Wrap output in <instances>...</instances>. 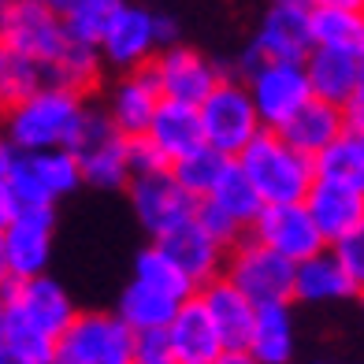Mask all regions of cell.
I'll return each instance as SVG.
<instances>
[{"mask_svg": "<svg viewBox=\"0 0 364 364\" xmlns=\"http://www.w3.org/2000/svg\"><path fill=\"white\" fill-rule=\"evenodd\" d=\"M86 105H82V90L71 86H45L38 93L23 97V101L8 105L4 127L8 141L26 153H41V149H63L75 141L82 119H86Z\"/></svg>", "mask_w": 364, "mask_h": 364, "instance_id": "obj_1", "label": "cell"}, {"mask_svg": "<svg viewBox=\"0 0 364 364\" xmlns=\"http://www.w3.org/2000/svg\"><path fill=\"white\" fill-rule=\"evenodd\" d=\"M242 168L250 171V178L257 182V190L264 193L268 205H283V201H305L309 190L316 186V156L301 153L283 130H268L260 134L238 153Z\"/></svg>", "mask_w": 364, "mask_h": 364, "instance_id": "obj_2", "label": "cell"}, {"mask_svg": "<svg viewBox=\"0 0 364 364\" xmlns=\"http://www.w3.org/2000/svg\"><path fill=\"white\" fill-rule=\"evenodd\" d=\"M0 48H15L23 56L48 63L56 86V68L75 48V38L63 11H56L45 0H4V8H0Z\"/></svg>", "mask_w": 364, "mask_h": 364, "instance_id": "obj_3", "label": "cell"}, {"mask_svg": "<svg viewBox=\"0 0 364 364\" xmlns=\"http://www.w3.org/2000/svg\"><path fill=\"white\" fill-rule=\"evenodd\" d=\"M75 305L68 290L48 275L30 279H4V305H0V327L34 331L60 342V335L75 323Z\"/></svg>", "mask_w": 364, "mask_h": 364, "instance_id": "obj_4", "label": "cell"}, {"mask_svg": "<svg viewBox=\"0 0 364 364\" xmlns=\"http://www.w3.org/2000/svg\"><path fill=\"white\" fill-rule=\"evenodd\" d=\"M138 331L119 312H78L60 335L53 364H134Z\"/></svg>", "mask_w": 364, "mask_h": 364, "instance_id": "obj_5", "label": "cell"}, {"mask_svg": "<svg viewBox=\"0 0 364 364\" xmlns=\"http://www.w3.org/2000/svg\"><path fill=\"white\" fill-rule=\"evenodd\" d=\"M223 275L235 287H242L257 305H290L294 301L297 260H290L287 253H279L275 245L250 235V238H242L238 245L227 250Z\"/></svg>", "mask_w": 364, "mask_h": 364, "instance_id": "obj_6", "label": "cell"}, {"mask_svg": "<svg viewBox=\"0 0 364 364\" xmlns=\"http://www.w3.org/2000/svg\"><path fill=\"white\" fill-rule=\"evenodd\" d=\"M127 141L130 134H123L108 112H86L78 134L71 141L75 156L86 171V186H101V190H119L130 178V156H127Z\"/></svg>", "mask_w": 364, "mask_h": 364, "instance_id": "obj_7", "label": "cell"}, {"mask_svg": "<svg viewBox=\"0 0 364 364\" xmlns=\"http://www.w3.org/2000/svg\"><path fill=\"white\" fill-rule=\"evenodd\" d=\"M201 123H205V141L227 156H238L264 130L250 86H242L235 78H220L216 90L201 101Z\"/></svg>", "mask_w": 364, "mask_h": 364, "instance_id": "obj_8", "label": "cell"}, {"mask_svg": "<svg viewBox=\"0 0 364 364\" xmlns=\"http://www.w3.org/2000/svg\"><path fill=\"white\" fill-rule=\"evenodd\" d=\"M250 93L257 101L260 123L268 130H283L297 112H301L312 97V78L305 63L290 60H268L250 71Z\"/></svg>", "mask_w": 364, "mask_h": 364, "instance_id": "obj_9", "label": "cell"}, {"mask_svg": "<svg viewBox=\"0 0 364 364\" xmlns=\"http://www.w3.org/2000/svg\"><path fill=\"white\" fill-rule=\"evenodd\" d=\"M316 48V34H312V8H294V4H272L264 23L257 30L253 45L245 48V71L260 68L268 60H290L305 63Z\"/></svg>", "mask_w": 364, "mask_h": 364, "instance_id": "obj_10", "label": "cell"}, {"mask_svg": "<svg viewBox=\"0 0 364 364\" xmlns=\"http://www.w3.org/2000/svg\"><path fill=\"white\" fill-rule=\"evenodd\" d=\"M130 205H134L138 223L149 230L153 238L168 235L178 223H186L197 216L201 197H193L175 171H153V175H134L130 178Z\"/></svg>", "mask_w": 364, "mask_h": 364, "instance_id": "obj_11", "label": "cell"}, {"mask_svg": "<svg viewBox=\"0 0 364 364\" xmlns=\"http://www.w3.org/2000/svg\"><path fill=\"white\" fill-rule=\"evenodd\" d=\"M56 197L41 182L26 149L4 141L0 149V223L19 216H53Z\"/></svg>", "mask_w": 364, "mask_h": 364, "instance_id": "obj_12", "label": "cell"}, {"mask_svg": "<svg viewBox=\"0 0 364 364\" xmlns=\"http://www.w3.org/2000/svg\"><path fill=\"white\" fill-rule=\"evenodd\" d=\"M250 235H257L260 242L275 245L279 253H287L290 260H305L312 253L327 250V238L320 223L312 220V212L305 201H283V205H264V212L257 216L253 230Z\"/></svg>", "mask_w": 364, "mask_h": 364, "instance_id": "obj_13", "label": "cell"}, {"mask_svg": "<svg viewBox=\"0 0 364 364\" xmlns=\"http://www.w3.org/2000/svg\"><path fill=\"white\" fill-rule=\"evenodd\" d=\"M53 257V216H19L0 223V272L4 279L45 275Z\"/></svg>", "mask_w": 364, "mask_h": 364, "instance_id": "obj_14", "label": "cell"}, {"mask_svg": "<svg viewBox=\"0 0 364 364\" xmlns=\"http://www.w3.org/2000/svg\"><path fill=\"white\" fill-rule=\"evenodd\" d=\"M153 71L160 78V90L164 97H171V101H190V105H201L205 97L216 90V82L223 78L216 63H208L197 48H186V45H168L160 48Z\"/></svg>", "mask_w": 364, "mask_h": 364, "instance_id": "obj_15", "label": "cell"}, {"mask_svg": "<svg viewBox=\"0 0 364 364\" xmlns=\"http://www.w3.org/2000/svg\"><path fill=\"white\" fill-rule=\"evenodd\" d=\"M153 242L193 279L197 290H201L205 283H212L216 275H223V268H227V245L212 238L208 230L197 223V216L178 223L175 230H168V235H160Z\"/></svg>", "mask_w": 364, "mask_h": 364, "instance_id": "obj_16", "label": "cell"}, {"mask_svg": "<svg viewBox=\"0 0 364 364\" xmlns=\"http://www.w3.org/2000/svg\"><path fill=\"white\" fill-rule=\"evenodd\" d=\"M197 297H201V305L208 309V316L223 335L227 350H250L253 327H257V309H260L253 297L242 287L230 283L227 275H216L212 283H205L197 290Z\"/></svg>", "mask_w": 364, "mask_h": 364, "instance_id": "obj_17", "label": "cell"}, {"mask_svg": "<svg viewBox=\"0 0 364 364\" xmlns=\"http://www.w3.org/2000/svg\"><path fill=\"white\" fill-rule=\"evenodd\" d=\"M160 48L156 41V15L145 11V8H134V4H119L115 19L108 23L105 30V41H101V53L108 63L115 68H145L149 56Z\"/></svg>", "mask_w": 364, "mask_h": 364, "instance_id": "obj_18", "label": "cell"}, {"mask_svg": "<svg viewBox=\"0 0 364 364\" xmlns=\"http://www.w3.org/2000/svg\"><path fill=\"white\" fill-rule=\"evenodd\" d=\"M168 342L178 364H216L220 353L227 350V342L212 323L208 309L201 305V297H190L175 312V320L168 323Z\"/></svg>", "mask_w": 364, "mask_h": 364, "instance_id": "obj_19", "label": "cell"}, {"mask_svg": "<svg viewBox=\"0 0 364 364\" xmlns=\"http://www.w3.org/2000/svg\"><path fill=\"white\" fill-rule=\"evenodd\" d=\"M164 101V90H160V78L153 71V63L145 68H134L119 86L112 90V101H108V115L115 119V127L123 134H145L153 115Z\"/></svg>", "mask_w": 364, "mask_h": 364, "instance_id": "obj_20", "label": "cell"}, {"mask_svg": "<svg viewBox=\"0 0 364 364\" xmlns=\"http://www.w3.org/2000/svg\"><path fill=\"white\" fill-rule=\"evenodd\" d=\"M149 138H153L168 160H182L190 156L193 149L205 145V123H201V105H190V101H171V97H164L153 123L145 130Z\"/></svg>", "mask_w": 364, "mask_h": 364, "instance_id": "obj_21", "label": "cell"}, {"mask_svg": "<svg viewBox=\"0 0 364 364\" xmlns=\"http://www.w3.org/2000/svg\"><path fill=\"white\" fill-rule=\"evenodd\" d=\"M305 205L312 212V220L320 223L327 242H338L346 230H353L364 220V190L346 186V182L316 178V186L309 190Z\"/></svg>", "mask_w": 364, "mask_h": 364, "instance_id": "obj_22", "label": "cell"}, {"mask_svg": "<svg viewBox=\"0 0 364 364\" xmlns=\"http://www.w3.org/2000/svg\"><path fill=\"white\" fill-rule=\"evenodd\" d=\"M357 290L353 275L346 272L342 257L331 250H320L305 260H297V279H294V297L309 305H323V301H338Z\"/></svg>", "mask_w": 364, "mask_h": 364, "instance_id": "obj_23", "label": "cell"}, {"mask_svg": "<svg viewBox=\"0 0 364 364\" xmlns=\"http://www.w3.org/2000/svg\"><path fill=\"white\" fill-rule=\"evenodd\" d=\"M346 130H350V119H346L342 105H331L323 97H312V101L294 115V119L283 127V134L309 156H320L331 141H338Z\"/></svg>", "mask_w": 364, "mask_h": 364, "instance_id": "obj_24", "label": "cell"}, {"mask_svg": "<svg viewBox=\"0 0 364 364\" xmlns=\"http://www.w3.org/2000/svg\"><path fill=\"white\" fill-rule=\"evenodd\" d=\"M309 78H312V93L323 97L331 105H350L357 93V78H360V56L338 53V48H323L316 45L312 56L305 60Z\"/></svg>", "mask_w": 364, "mask_h": 364, "instance_id": "obj_25", "label": "cell"}, {"mask_svg": "<svg viewBox=\"0 0 364 364\" xmlns=\"http://www.w3.org/2000/svg\"><path fill=\"white\" fill-rule=\"evenodd\" d=\"M212 201L216 205H223L230 216H238L245 227L253 230V223H257V216L264 212V193L257 190V182L250 178V171L242 168V160L238 156H230L227 160V168L220 171V178H216V186H212Z\"/></svg>", "mask_w": 364, "mask_h": 364, "instance_id": "obj_26", "label": "cell"}, {"mask_svg": "<svg viewBox=\"0 0 364 364\" xmlns=\"http://www.w3.org/2000/svg\"><path fill=\"white\" fill-rule=\"evenodd\" d=\"M178 309H182V301H175V297L160 294L156 287H149V283H141V279H134V283L123 290L119 309H115V312H119V316L141 335V331L168 327V323L175 320Z\"/></svg>", "mask_w": 364, "mask_h": 364, "instance_id": "obj_27", "label": "cell"}, {"mask_svg": "<svg viewBox=\"0 0 364 364\" xmlns=\"http://www.w3.org/2000/svg\"><path fill=\"white\" fill-rule=\"evenodd\" d=\"M250 353L257 364H287L294 353V320L287 305H260Z\"/></svg>", "mask_w": 364, "mask_h": 364, "instance_id": "obj_28", "label": "cell"}, {"mask_svg": "<svg viewBox=\"0 0 364 364\" xmlns=\"http://www.w3.org/2000/svg\"><path fill=\"white\" fill-rule=\"evenodd\" d=\"M316 45L364 56V11L360 8H312Z\"/></svg>", "mask_w": 364, "mask_h": 364, "instance_id": "obj_29", "label": "cell"}, {"mask_svg": "<svg viewBox=\"0 0 364 364\" xmlns=\"http://www.w3.org/2000/svg\"><path fill=\"white\" fill-rule=\"evenodd\" d=\"M53 86V68L34 56H23L15 48H0V97L4 105H15L23 97Z\"/></svg>", "mask_w": 364, "mask_h": 364, "instance_id": "obj_30", "label": "cell"}, {"mask_svg": "<svg viewBox=\"0 0 364 364\" xmlns=\"http://www.w3.org/2000/svg\"><path fill=\"white\" fill-rule=\"evenodd\" d=\"M134 279H141V283H149V287H156L160 294L175 297V301H182V305H186L190 297H197V283L178 268L168 253L160 250L156 242L149 245V250L138 253V260H134Z\"/></svg>", "mask_w": 364, "mask_h": 364, "instance_id": "obj_31", "label": "cell"}, {"mask_svg": "<svg viewBox=\"0 0 364 364\" xmlns=\"http://www.w3.org/2000/svg\"><path fill=\"white\" fill-rule=\"evenodd\" d=\"M316 175L364 190V141L357 130H346L338 141H331L316 156Z\"/></svg>", "mask_w": 364, "mask_h": 364, "instance_id": "obj_32", "label": "cell"}, {"mask_svg": "<svg viewBox=\"0 0 364 364\" xmlns=\"http://www.w3.org/2000/svg\"><path fill=\"white\" fill-rule=\"evenodd\" d=\"M227 153H220L216 145H201V149H193L190 156H182V160H175L171 164V171H175V178L186 186L193 197H208L212 193V186H216V178H220V171L227 168Z\"/></svg>", "mask_w": 364, "mask_h": 364, "instance_id": "obj_33", "label": "cell"}, {"mask_svg": "<svg viewBox=\"0 0 364 364\" xmlns=\"http://www.w3.org/2000/svg\"><path fill=\"white\" fill-rule=\"evenodd\" d=\"M30 160H34V168L41 175V182L48 186V193L53 197H63L78 190L82 182H86V171H82V164L75 156V149H41V153H30Z\"/></svg>", "mask_w": 364, "mask_h": 364, "instance_id": "obj_34", "label": "cell"}, {"mask_svg": "<svg viewBox=\"0 0 364 364\" xmlns=\"http://www.w3.org/2000/svg\"><path fill=\"white\" fill-rule=\"evenodd\" d=\"M119 4H123V0H78L75 8L63 11V19H68V30H71V38L101 48L105 30H108V23L115 19Z\"/></svg>", "mask_w": 364, "mask_h": 364, "instance_id": "obj_35", "label": "cell"}, {"mask_svg": "<svg viewBox=\"0 0 364 364\" xmlns=\"http://www.w3.org/2000/svg\"><path fill=\"white\" fill-rule=\"evenodd\" d=\"M0 353L23 357L30 364H53L56 357V342L34 335V331H19V327H0Z\"/></svg>", "mask_w": 364, "mask_h": 364, "instance_id": "obj_36", "label": "cell"}, {"mask_svg": "<svg viewBox=\"0 0 364 364\" xmlns=\"http://www.w3.org/2000/svg\"><path fill=\"white\" fill-rule=\"evenodd\" d=\"M197 223H201L216 242H223L227 250H230V245H238V242L245 238V230H250L238 216H230L223 205L212 201V197H201V205H197Z\"/></svg>", "mask_w": 364, "mask_h": 364, "instance_id": "obj_37", "label": "cell"}, {"mask_svg": "<svg viewBox=\"0 0 364 364\" xmlns=\"http://www.w3.org/2000/svg\"><path fill=\"white\" fill-rule=\"evenodd\" d=\"M127 156H130V175H153V171H168L171 168L168 153H164L149 134H130Z\"/></svg>", "mask_w": 364, "mask_h": 364, "instance_id": "obj_38", "label": "cell"}, {"mask_svg": "<svg viewBox=\"0 0 364 364\" xmlns=\"http://www.w3.org/2000/svg\"><path fill=\"white\" fill-rule=\"evenodd\" d=\"M331 250L342 257V264H346V272L353 275L357 290H364V220L353 230H346L338 242H331Z\"/></svg>", "mask_w": 364, "mask_h": 364, "instance_id": "obj_39", "label": "cell"}, {"mask_svg": "<svg viewBox=\"0 0 364 364\" xmlns=\"http://www.w3.org/2000/svg\"><path fill=\"white\" fill-rule=\"evenodd\" d=\"M134 364H178V360H175V350H171V342H168V327H160V331H141V335H138Z\"/></svg>", "mask_w": 364, "mask_h": 364, "instance_id": "obj_40", "label": "cell"}, {"mask_svg": "<svg viewBox=\"0 0 364 364\" xmlns=\"http://www.w3.org/2000/svg\"><path fill=\"white\" fill-rule=\"evenodd\" d=\"M156 41H160V48L178 45V23L171 15H156Z\"/></svg>", "mask_w": 364, "mask_h": 364, "instance_id": "obj_41", "label": "cell"}, {"mask_svg": "<svg viewBox=\"0 0 364 364\" xmlns=\"http://www.w3.org/2000/svg\"><path fill=\"white\" fill-rule=\"evenodd\" d=\"M346 119H350V130L364 134V101H350V105H346Z\"/></svg>", "mask_w": 364, "mask_h": 364, "instance_id": "obj_42", "label": "cell"}, {"mask_svg": "<svg viewBox=\"0 0 364 364\" xmlns=\"http://www.w3.org/2000/svg\"><path fill=\"white\" fill-rule=\"evenodd\" d=\"M216 364H257V357L250 350H223Z\"/></svg>", "mask_w": 364, "mask_h": 364, "instance_id": "obj_43", "label": "cell"}, {"mask_svg": "<svg viewBox=\"0 0 364 364\" xmlns=\"http://www.w3.org/2000/svg\"><path fill=\"white\" fill-rule=\"evenodd\" d=\"M312 8H360L364 11V0H312Z\"/></svg>", "mask_w": 364, "mask_h": 364, "instance_id": "obj_44", "label": "cell"}, {"mask_svg": "<svg viewBox=\"0 0 364 364\" xmlns=\"http://www.w3.org/2000/svg\"><path fill=\"white\" fill-rule=\"evenodd\" d=\"M353 101H364V56H360V78H357V93H353Z\"/></svg>", "mask_w": 364, "mask_h": 364, "instance_id": "obj_45", "label": "cell"}, {"mask_svg": "<svg viewBox=\"0 0 364 364\" xmlns=\"http://www.w3.org/2000/svg\"><path fill=\"white\" fill-rule=\"evenodd\" d=\"M45 4H53L56 11H68V8H75V4H78V0H45Z\"/></svg>", "mask_w": 364, "mask_h": 364, "instance_id": "obj_46", "label": "cell"}, {"mask_svg": "<svg viewBox=\"0 0 364 364\" xmlns=\"http://www.w3.org/2000/svg\"><path fill=\"white\" fill-rule=\"evenodd\" d=\"M272 4H294V8H312V0H272Z\"/></svg>", "mask_w": 364, "mask_h": 364, "instance_id": "obj_47", "label": "cell"}, {"mask_svg": "<svg viewBox=\"0 0 364 364\" xmlns=\"http://www.w3.org/2000/svg\"><path fill=\"white\" fill-rule=\"evenodd\" d=\"M0 364H30V360H23V357H11V353H0Z\"/></svg>", "mask_w": 364, "mask_h": 364, "instance_id": "obj_48", "label": "cell"}, {"mask_svg": "<svg viewBox=\"0 0 364 364\" xmlns=\"http://www.w3.org/2000/svg\"><path fill=\"white\" fill-rule=\"evenodd\" d=\"M323 364H335V360H323Z\"/></svg>", "mask_w": 364, "mask_h": 364, "instance_id": "obj_49", "label": "cell"}, {"mask_svg": "<svg viewBox=\"0 0 364 364\" xmlns=\"http://www.w3.org/2000/svg\"><path fill=\"white\" fill-rule=\"evenodd\" d=\"M360 301H364V290H360Z\"/></svg>", "mask_w": 364, "mask_h": 364, "instance_id": "obj_50", "label": "cell"}, {"mask_svg": "<svg viewBox=\"0 0 364 364\" xmlns=\"http://www.w3.org/2000/svg\"><path fill=\"white\" fill-rule=\"evenodd\" d=\"M360 141H364V134H360Z\"/></svg>", "mask_w": 364, "mask_h": 364, "instance_id": "obj_51", "label": "cell"}]
</instances>
